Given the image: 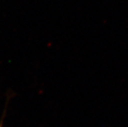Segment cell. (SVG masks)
Returning <instances> with one entry per match:
<instances>
[{
    "label": "cell",
    "instance_id": "cell-1",
    "mask_svg": "<svg viewBox=\"0 0 128 127\" xmlns=\"http://www.w3.org/2000/svg\"><path fill=\"white\" fill-rule=\"evenodd\" d=\"M0 127H3V126H2V124H0Z\"/></svg>",
    "mask_w": 128,
    "mask_h": 127
}]
</instances>
